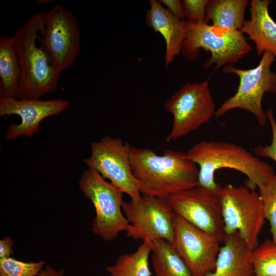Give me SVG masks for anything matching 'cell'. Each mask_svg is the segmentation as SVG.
I'll return each mask as SVG.
<instances>
[{
    "label": "cell",
    "mask_w": 276,
    "mask_h": 276,
    "mask_svg": "<svg viewBox=\"0 0 276 276\" xmlns=\"http://www.w3.org/2000/svg\"><path fill=\"white\" fill-rule=\"evenodd\" d=\"M149 4L146 22L149 28L159 33L165 40V64L167 67L181 52L186 36V20L177 18L159 1L150 0Z\"/></svg>",
    "instance_id": "cell-16"
},
{
    "label": "cell",
    "mask_w": 276,
    "mask_h": 276,
    "mask_svg": "<svg viewBox=\"0 0 276 276\" xmlns=\"http://www.w3.org/2000/svg\"><path fill=\"white\" fill-rule=\"evenodd\" d=\"M45 262H24L10 257L0 260V276H38Z\"/></svg>",
    "instance_id": "cell-24"
},
{
    "label": "cell",
    "mask_w": 276,
    "mask_h": 276,
    "mask_svg": "<svg viewBox=\"0 0 276 276\" xmlns=\"http://www.w3.org/2000/svg\"><path fill=\"white\" fill-rule=\"evenodd\" d=\"M159 2L163 4L167 8V10L177 18L185 20L181 1L179 0H161Z\"/></svg>",
    "instance_id": "cell-27"
},
{
    "label": "cell",
    "mask_w": 276,
    "mask_h": 276,
    "mask_svg": "<svg viewBox=\"0 0 276 276\" xmlns=\"http://www.w3.org/2000/svg\"><path fill=\"white\" fill-rule=\"evenodd\" d=\"M258 189L265 219L270 225L272 241L276 244V174L264 181Z\"/></svg>",
    "instance_id": "cell-23"
},
{
    "label": "cell",
    "mask_w": 276,
    "mask_h": 276,
    "mask_svg": "<svg viewBox=\"0 0 276 276\" xmlns=\"http://www.w3.org/2000/svg\"><path fill=\"white\" fill-rule=\"evenodd\" d=\"M214 270L205 276H255L252 250L238 232L225 235Z\"/></svg>",
    "instance_id": "cell-15"
},
{
    "label": "cell",
    "mask_w": 276,
    "mask_h": 276,
    "mask_svg": "<svg viewBox=\"0 0 276 276\" xmlns=\"http://www.w3.org/2000/svg\"><path fill=\"white\" fill-rule=\"evenodd\" d=\"M200 186L175 193L167 200L175 215L223 242L225 233L220 190Z\"/></svg>",
    "instance_id": "cell-12"
},
{
    "label": "cell",
    "mask_w": 276,
    "mask_h": 276,
    "mask_svg": "<svg viewBox=\"0 0 276 276\" xmlns=\"http://www.w3.org/2000/svg\"><path fill=\"white\" fill-rule=\"evenodd\" d=\"M130 145L121 139L105 136L90 144V155L83 159L88 169L98 172L104 179L130 199L142 196L140 183L134 176L130 160Z\"/></svg>",
    "instance_id": "cell-9"
},
{
    "label": "cell",
    "mask_w": 276,
    "mask_h": 276,
    "mask_svg": "<svg viewBox=\"0 0 276 276\" xmlns=\"http://www.w3.org/2000/svg\"><path fill=\"white\" fill-rule=\"evenodd\" d=\"M266 115L272 131L271 144L263 146H257L253 149V151L258 156L270 158L276 163V121L271 108L267 111Z\"/></svg>",
    "instance_id": "cell-26"
},
{
    "label": "cell",
    "mask_w": 276,
    "mask_h": 276,
    "mask_svg": "<svg viewBox=\"0 0 276 276\" xmlns=\"http://www.w3.org/2000/svg\"><path fill=\"white\" fill-rule=\"evenodd\" d=\"M225 235L238 232L254 250L265 218L258 193L245 186L227 184L220 190Z\"/></svg>",
    "instance_id": "cell-7"
},
{
    "label": "cell",
    "mask_w": 276,
    "mask_h": 276,
    "mask_svg": "<svg viewBox=\"0 0 276 276\" xmlns=\"http://www.w3.org/2000/svg\"><path fill=\"white\" fill-rule=\"evenodd\" d=\"M151 252V244L143 241L135 251L120 256L113 265L107 267L109 276H151L149 264Z\"/></svg>",
    "instance_id": "cell-21"
},
{
    "label": "cell",
    "mask_w": 276,
    "mask_h": 276,
    "mask_svg": "<svg viewBox=\"0 0 276 276\" xmlns=\"http://www.w3.org/2000/svg\"><path fill=\"white\" fill-rule=\"evenodd\" d=\"M0 96H15L20 84L21 72L12 36L0 38Z\"/></svg>",
    "instance_id": "cell-18"
},
{
    "label": "cell",
    "mask_w": 276,
    "mask_h": 276,
    "mask_svg": "<svg viewBox=\"0 0 276 276\" xmlns=\"http://www.w3.org/2000/svg\"><path fill=\"white\" fill-rule=\"evenodd\" d=\"M122 210L130 225L128 237L150 244L158 239L172 243L176 215L166 199L142 194L139 199L124 201Z\"/></svg>",
    "instance_id": "cell-10"
},
{
    "label": "cell",
    "mask_w": 276,
    "mask_h": 276,
    "mask_svg": "<svg viewBox=\"0 0 276 276\" xmlns=\"http://www.w3.org/2000/svg\"><path fill=\"white\" fill-rule=\"evenodd\" d=\"M79 186L94 206L92 231L95 235L111 241L121 232L128 231L130 225L122 212L124 193L120 189L88 168L83 172Z\"/></svg>",
    "instance_id": "cell-6"
},
{
    "label": "cell",
    "mask_w": 276,
    "mask_h": 276,
    "mask_svg": "<svg viewBox=\"0 0 276 276\" xmlns=\"http://www.w3.org/2000/svg\"><path fill=\"white\" fill-rule=\"evenodd\" d=\"M275 58L265 52L258 65L248 70L236 68L234 64L224 66L223 72L237 75L239 84L236 93L216 110L215 117L219 118L235 109H243L253 114L261 126H265L268 119L262 101L265 94L276 93V73L271 68Z\"/></svg>",
    "instance_id": "cell-5"
},
{
    "label": "cell",
    "mask_w": 276,
    "mask_h": 276,
    "mask_svg": "<svg viewBox=\"0 0 276 276\" xmlns=\"http://www.w3.org/2000/svg\"><path fill=\"white\" fill-rule=\"evenodd\" d=\"M270 0H252L249 19L245 20L241 31L255 44L259 56L268 52L276 57V22L270 16Z\"/></svg>",
    "instance_id": "cell-17"
},
{
    "label": "cell",
    "mask_w": 276,
    "mask_h": 276,
    "mask_svg": "<svg viewBox=\"0 0 276 276\" xmlns=\"http://www.w3.org/2000/svg\"><path fill=\"white\" fill-rule=\"evenodd\" d=\"M255 276H276V244L266 240L252 250Z\"/></svg>",
    "instance_id": "cell-22"
},
{
    "label": "cell",
    "mask_w": 276,
    "mask_h": 276,
    "mask_svg": "<svg viewBox=\"0 0 276 276\" xmlns=\"http://www.w3.org/2000/svg\"><path fill=\"white\" fill-rule=\"evenodd\" d=\"M13 244V240L8 237L0 240V260L11 257L14 254L12 247Z\"/></svg>",
    "instance_id": "cell-28"
},
{
    "label": "cell",
    "mask_w": 276,
    "mask_h": 276,
    "mask_svg": "<svg viewBox=\"0 0 276 276\" xmlns=\"http://www.w3.org/2000/svg\"><path fill=\"white\" fill-rule=\"evenodd\" d=\"M164 106L173 116L167 142L176 141L209 123L216 110L208 81L187 83L166 101Z\"/></svg>",
    "instance_id": "cell-8"
},
{
    "label": "cell",
    "mask_w": 276,
    "mask_h": 276,
    "mask_svg": "<svg viewBox=\"0 0 276 276\" xmlns=\"http://www.w3.org/2000/svg\"><path fill=\"white\" fill-rule=\"evenodd\" d=\"M45 13L31 16L13 35L21 79L16 99H37L54 91L60 77L42 43Z\"/></svg>",
    "instance_id": "cell-2"
},
{
    "label": "cell",
    "mask_w": 276,
    "mask_h": 276,
    "mask_svg": "<svg viewBox=\"0 0 276 276\" xmlns=\"http://www.w3.org/2000/svg\"><path fill=\"white\" fill-rule=\"evenodd\" d=\"M152 263L156 276H193L171 243L163 239L151 243Z\"/></svg>",
    "instance_id": "cell-20"
},
{
    "label": "cell",
    "mask_w": 276,
    "mask_h": 276,
    "mask_svg": "<svg viewBox=\"0 0 276 276\" xmlns=\"http://www.w3.org/2000/svg\"><path fill=\"white\" fill-rule=\"evenodd\" d=\"M221 243L215 236L176 215L171 244L193 276H205L214 270Z\"/></svg>",
    "instance_id": "cell-13"
},
{
    "label": "cell",
    "mask_w": 276,
    "mask_h": 276,
    "mask_svg": "<svg viewBox=\"0 0 276 276\" xmlns=\"http://www.w3.org/2000/svg\"><path fill=\"white\" fill-rule=\"evenodd\" d=\"M209 0H183L182 4L187 21L205 22Z\"/></svg>",
    "instance_id": "cell-25"
},
{
    "label": "cell",
    "mask_w": 276,
    "mask_h": 276,
    "mask_svg": "<svg viewBox=\"0 0 276 276\" xmlns=\"http://www.w3.org/2000/svg\"><path fill=\"white\" fill-rule=\"evenodd\" d=\"M186 31L182 54L188 60H193L197 59L200 49L210 52L211 57L203 66L204 69L213 65L218 69L234 64L251 50L240 30L186 20Z\"/></svg>",
    "instance_id": "cell-4"
},
{
    "label": "cell",
    "mask_w": 276,
    "mask_h": 276,
    "mask_svg": "<svg viewBox=\"0 0 276 276\" xmlns=\"http://www.w3.org/2000/svg\"><path fill=\"white\" fill-rule=\"evenodd\" d=\"M130 160L142 194L167 199L198 185L199 169L186 152L166 149L159 155L130 145Z\"/></svg>",
    "instance_id": "cell-1"
},
{
    "label": "cell",
    "mask_w": 276,
    "mask_h": 276,
    "mask_svg": "<svg viewBox=\"0 0 276 276\" xmlns=\"http://www.w3.org/2000/svg\"><path fill=\"white\" fill-rule=\"evenodd\" d=\"M38 276H64L63 269L56 270L50 265H47L39 272Z\"/></svg>",
    "instance_id": "cell-29"
},
{
    "label": "cell",
    "mask_w": 276,
    "mask_h": 276,
    "mask_svg": "<svg viewBox=\"0 0 276 276\" xmlns=\"http://www.w3.org/2000/svg\"><path fill=\"white\" fill-rule=\"evenodd\" d=\"M188 158L199 167L198 185L216 190L221 186L215 181L220 169L238 171L247 177L245 186L255 190L274 174L273 169L243 147L229 142L202 141L186 152Z\"/></svg>",
    "instance_id": "cell-3"
},
{
    "label": "cell",
    "mask_w": 276,
    "mask_h": 276,
    "mask_svg": "<svg viewBox=\"0 0 276 276\" xmlns=\"http://www.w3.org/2000/svg\"><path fill=\"white\" fill-rule=\"evenodd\" d=\"M42 43L59 73L70 68L80 51V31L70 11L57 5L45 13Z\"/></svg>",
    "instance_id": "cell-11"
},
{
    "label": "cell",
    "mask_w": 276,
    "mask_h": 276,
    "mask_svg": "<svg viewBox=\"0 0 276 276\" xmlns=\"http://www.w3.org/2000/svg\"><path fill=\"white\" fill-rule=\"evenodd\" d=\"M69 105L68 101L61 99L44 101L39 99H16L0 97V116L16 114L21 119L18 124H10L6 139L11 141L21 136L31 137L38 132L40 123L43 120L61 113Z\"/></svg>",
    "instance_id": "cell-14"
},
{
    "label": "cell",
    "mask_w": 276,
    "mask_h": 276,
    "mask_svg": "<svg viewBox=\"0 0 276 276\" xmlns=\"http://www.w3.org/2000/svg\"><path fill=\"white\" fill-rule=\"evenodd\" d=\"M247 0H209L205 23L211 21L214 26L241 30Z\"/></svg>",
    "instance_id": "cell-19"
}]
</instances>
